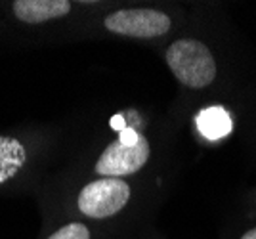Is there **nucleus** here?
Returning a JSON list of instances; mask_svg holds the SVG:
<instances>
[{"label":"nucleus","mask_w":256,"mask_h":239,"mask_svg":"<svg viewBox=\"0 0 256 239\" xmlns=\"http://www.w3.org/2000/svg\"><path fill=\"white\" fill-rule=\"evenodd\" d=\"M166 64L182 84L190 88L208 86L216 76V62L210 50L195 38L174 40L166 50Z\"/></svg>","instance_id":"f257e3e1"},{"label":"nucleus","mask_w":256,"mask_h":239,"mask_svg":"<svg viewBox=\"0 0 256 239\" xmlns=\"http://www.w3.org/2000/svg\"><path fill=\"white\" fill-rule=\"evenodd\" d=\"M241 239H256V228L248 230V232H246V234Z\"/></svg>","instance_id":"9d476101"},{"label":"nucleus","mask_w":256,"mask_h":239,"mask_svg":"<svg viewBox=\"0 0 256 239\" xmlns=\"http://www.w3.org/2000/svg\"><path fill=\"white\" fill-rule=\"evenodd\" d=\"M106 27L115 34L134 36V38H153L168 33L170 18L151 8H132L117 10L106 18Z\"/></svg>","instance_id":"7ed1b4c3"},{"label":"nucleus","mask_w":256,"mask_h":239,"mask_svg":"<svg viewBox=\"0 0 256 239\" xmlns=\"http://www.w3.org/2000/svg\"><path fill=\"white\" fill-rule=\"evenodd\" d=\"M130 199V186L120 178H100L84 186L78 194V208L90 218H109Z\"/></svg>","instance_id":"f03ea898"},{"label":"nucleus","mask_w":256,"mask_h":239,"mask_svg":"<svg viewBox=\"0 0 256 239\" xmlns=\"http://www.w3.org/2000/svg\"><path fill=\"white\" fill-rule=\"evenodd\" d=\"M48 239H90V232L82 222H71L62 230H58Z\"/></svg>","instance_id":"6e6552de"},{"label":"nucleus","mask_w":256,"mask_h":239,"mask_svg":"<svg viewBox=\"0 0 256 239\" xmlns=\"http://www.w3.org/2000/svg\"><path fill=\"white\" fill-rule=\"evenodd\" d=\"M197 128L208 140H220L232 132V119L222 108H206L197 115Z\"/></svg>","instance_id":"0eeeda50"},{"label":"nucleus","mask_w":256,"mask_h":239,"mask_svg":"<svg viewBox=\"0 0 256 239\" xmlns=\"http://www.w3.org/2000/svg\"><path fill=\"white\" fill-rule=\"evenodd\" d=\"M111 126H113V128H117V130H122V128H124V122H122V117H120V115H117V117H113V119H111Z\"/></svg>","instance_id":"1a4fd4ad"},{"label":"nucleus","mask_w":256,"mask_h":239,"mask_svg":"<svg viewBox=\"0 0 256 239\" xmlns=\"http://www.w3.org/2000/svg\"><path fill=\"white\" fill-rule=\"evenodd\" d=\"M27 153L22 142L8 136H0V184L12 180L23 168Z\"/></svg>","instance_id":"423d86ee"},{"label":"nucleus","mask_w":256,"mask_h":239,"mask_svg":"<svg viewBox=\"0 0 256 239\" xmlns=\"http://www.w3.org/2000/svg\"><path fill=\"white\" fill-rule=\"evenodd\" d=\"M150 159V142L140 136L136 144L113 142L109 144L96 163V172L104 178H120L138 172Z\"/></svg>","instance_id":"20e7f679"},{"label":"nucleus","mask_w":256,"mask_h":239,"mask_svg":"<svg viewBox=\"0 0 256 239\" xmlns=\"http://www.w3.org/2000/svg\"><path fill=\"white\" fill-rule=\"evenodd\" d=\"M71 12V2L67 0H16L14 14L25 23H44L64 18Z\"/></svg>","instance_id":"39448f33"}]
</instances>
